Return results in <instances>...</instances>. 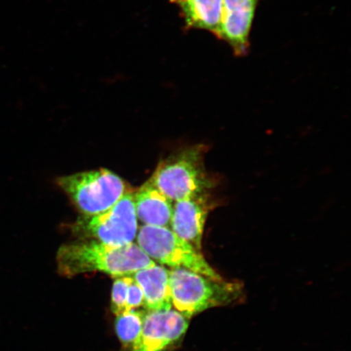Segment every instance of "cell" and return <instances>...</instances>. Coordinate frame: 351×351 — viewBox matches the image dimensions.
Wrapping results in <instances>:
<instances>
[{
    "instance_id": "6da1fadb",
    "label": "cell",
    "mask_w": 351,
    "mask_h": 351,
    "mask_svg": "<svg viewBox=\"0 0 351 351\" xmlns=\"http://www.w3.org/2000/svg\"><path fill=\"white\" fill-rule=\"evenodd\" d=\"M56 263L59 274L64 278L99 271L117 278L134 274L156 263L137 243L116 247L94 240L77 239L61 245L56 254Z\"/></svg>"
},
{
    "instance_id": "7a4b0ae2",
    "label": "cell",
    "mask_w": 351,
    "mask_h": 351,
    "mask_svg": "<svg viewBox=\"0 0 351 351\" xmlns=\"http://www.w3.org/2000/svg\"><path fill=\"white\" fill-rule=\"evenodd\" d=\"M169 287L172 306L187 319L214 307L234 304L243 296L239 282L210 278L182 267L169 271Z\"/></svg>"
},
{
    "instance_id": "3957f363",
    "label": "cell",
    "mask_w": 351,
    "mask_h": 351,
    "mask_svg": "<svg viewBox=\"0 0 351 351\" xmlns=\"http://www.w3.org/2000/svg\"><path fill=\"white\" fill-rule=\"evenodd\" d=\"M207 150L199 144L173 154L158 165L149 181L173 203L208 193L213 182L205 167Z\"/></svg>"
},
{
    "instance_id": "277c9868",
    "label": "cell",
    "mask_w": 351,
    "mask_h": 351,
    "mask_svg": "<svg viewBox=\"0 0 351 351\" xmlns=\"http://www.w3.org/2000/svg\"><path fill=\"white\" fill-rule=\"evenodd\" d=\"M57 184L87 217L111 208L130 191L119 176L106 169L63 176Z\"/></svg>"
},
{
    "instance_id": "5b68a950",
    "label": "cell",
    "mask_w": 351,
    "mask_h": 351,
    "mask_svg": "<svg viewBox=\"0 0 351 351\" xmlns=\"http://www.w3.org/2000/svg\"><path fill=\"white\" fill-rule=\"evenodd\" d=\"M136 239L142 251L162 265L182 267L210 278L223 279L201 251L179 238L169 227L143 226Z\"/></svg>"
},
{
    "instance_id": "8992f818",
    "label": "cell",
    "mask_w": 351,
    "mask_h": 351,
    "mask_svg": "<svg viewBox=\"0 0 351 351\" xmlns=\"http://www.w3.org/2000/svg\"><path fill=\"white\" fill-rule=\"evenodd\" d=\"M138 230L134 192L131 191L111 208L95 216H81L71 226L77 239L94 240L116 247L134 243Z\"/></svg>"
},
{
    "instance_id": "52a82bcc",
    "label": "cell",
    "mask_w": 351,
    "mask_h": 351,
    "mask_svg": "<svg viewBox=\"0 0 351 351\" xmlns=\"http://www.w3.org/2000/svg\"><path fill=\"white\" fill-rule=\"evenodd\" d=\"M188 319L178 311H148L141 335L130 351H166L186 335Z\"/></svg>"
},
{
    "instance_id": "ba28073f",
    "label": "cell",
    "mask_w": 351,
    "mask_h": 351,
    "mask_svg": "<svg viewBox=\"0 0 351 351\" xmlns=\"http://www.w3.org/2000/svg\"><path fill=\"white\" fill-rule=\"evenodd\" d=\"M260 2L261 0H223L217 39L229 44L237 57L249 53L250 34Z\"/></svg>"
},
{
    "instance_id": "9c48e42d",
    "label": "cell",
    "mask_w": 351,
    "mask_h": 351,
    "mask_svg": "<svg viewBox=\"0 0 351 351\" xmlns=\"http://www.w3.org/2000/svg\"><path fill=\"white\" fill-rule=\"evenodd\" d=\"M210 208L208 193L174 202L170 229L179 238L201 251Z\"/></svg>"
},
{
    "instance_id": "30bf717a",
    "label": "cell",
    "mask_w": 351,
    "mask_h": 351,
    "mask_svg": "<svg viewBox=\"0 0 351 351\" xmlns=\"http://www.w3.org/2000/svg\"><path fill=\"white\" fill-rule=\"evenodd\" d=\"M134 204L138 221L143 226L170 227L173 202L150 181L134 192Z\"/></svg>"
},
{
    "instance_id": "8fae6325",
    "label": "cell",
    "mask_w": 351,
    "mask_h": 351,
    "mask_svg": "<svg viewBox=\"0 0 351 351\" xmlns=\"http://www.w3.org/2000/svg\"><path fill=\"white\" fill-rule=\"evenodd\" d=\"M143 289L144 306L148 311L172 309L169 287V270L155 265L131 275Z\"/></svg>"
},
{
    "instance_id": "7c38bea8",
    "label": "cell",
    "mask_w": 351,
    "mask_h": 351,
    "mask_svg": "<svg viewBox=\"0 0 351 351\" xmlns=\"http://www.w3.org/2000/svg\"><path fill=\"white\" fill-rule=\"evenodd\" d=\"M179 8L186 29H203L217 38L223 0H170Z\"/></svg>"
},
{
    "instance_id": "4fadbf2b",
    "label": "cell",
    "mask_w": 351,
    "mask_h": 351,
    "mask_svg": "<svg viewBox=\"0 0 351 351\" xmlns=\"http://www.w3.org/2000/svg\"><path fill=\"white\" fill-rule=\"evenodd\" d=\"M145 313L136 310L117 315L115 329L118 339L125 348H133L141 335Z\"/></svg>"
},
{
    "instance_id": "5bb4252c",
    "label": "cell",
    "mask_w": 351,
    "mask_h": 351,
    "mask_svg": "<svg viewBox=\"0 0 351 351\" xmlns=\"http://www.w3.org/2000/svg\"><path fill=\"white\" fill-rule=\"evenodd\" d=\"M128 276H120L114 280L112 289L111 310L114 315L125 313Z\"/></svg>"
},
{
    "instance_id": "9a60e30c",
    "label": "cell",
    "mask_w": 351,
    "mask_h": 351,
    "mask_svg": "<svg viewBox=\"0 0 351 351\" xmlns=\"http://www.w3.org/2000/svg\"><path fill=\"white\" fill-rule=\"evenodd\" d=\"M144 306V295L143 289L135 282L133 276H128V287H127V301L125 313L139 310Z\"/></svg>"
}]
</instances>
